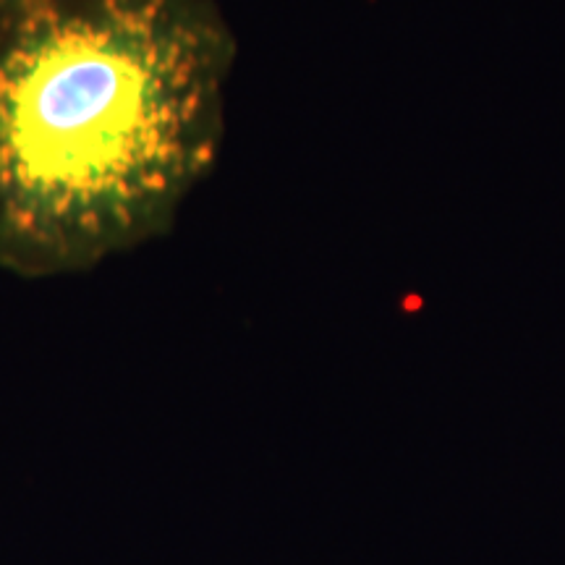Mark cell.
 I'll use <instances>...</instances> for the list:
<instances>
[{
    "instance_id": "6da1fadb",
    "label": "cell",
    "mask_w": 565,
    "mask_h": 565,
    "mask_svg": "<svg viewBox=\"0 0 565 565\" xmlns=\"http://www.w3.org/2000/svg\"><path fill=\"white\" fill-rule=\"evenodd\" d=\"M233 63L215 0H0V270L74 278L166 238Z\"/></svg>"
}]
</instances>
